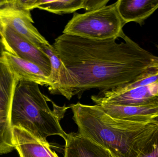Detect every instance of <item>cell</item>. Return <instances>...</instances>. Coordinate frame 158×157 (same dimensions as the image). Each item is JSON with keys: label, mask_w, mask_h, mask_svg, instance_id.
<instances>
[{"label": "cell", "mask_w": 158, "mask_h": 157, "mask_svg": "<svg viewBox=\"0 0 158 157\" xmlns=\"http://www.w3.org/2000/svg\"><path fill=\"white\" fill-rule=\"evenodd\" d=\"M87 0H36L35 8L62 15L71 14L79 9L87 10Z\"/></svg>", "instance_id": "5bb4252c"}, {"label": "cell", "mask_w": 158, "mask_h": 157, "mask_svg": "<svg viewBox=\"0 0 158 157\" xmlns=\"http://www.w3.org/2000/svg\"><path fill=\"white\" fill-rule=\"evenodd\" d=\"M0 43L2 51L35 64L50 77L51 63L48 56L9 27L1 24Z\"/></svg>", "instance_id": "52a82bcc"}, {"label": "cell", "mask_w": 158, "mask_h": 157, "mask_svg": "<svg viewBox=\"0 0 158 157\" xmlns=\"http://www.w3.org/2000/svg\"><path fill=\"white\" fill-rule=\"evenodd\" d=\"M30 11L8 6L0 7V24L7 26L41 50L51 45L33 26Z\"/></svg>", "instance_id": "ba28073f"}, {"label": "cell", "mask_w": 158, "mask_h": 157, "mask_svg": "<svg viewBox=\"0 0 158 157\" xmlns=\"http://www.w3.org/2000/svg\"><path fill=\"white\" fill-rule=\"evenodd\" d=\"M18 82L15 75L0 60V155L8 154L15 148L11 110Z\"/></svg>", "instance_id": "5b68a950"}, {"label": "cell", "mask_w": 158, "mask_h": 157, "mask_svg": "<svg viewBox=\"0 0 158 157\" xmlns=\"http://www.w3.org/2000/svg\"><path fill=\"white\" fill-rule=\"evenodd\" d=\"M0 60L8 67L19 81L34 82L48 88L51 86L49 77L35 64L3 51L1 53Z\"/></svg>", "instance_id": "9c48e42d"}, {"label": "cell", "mask_w": 158, "mask_h": 157, "mask_svg": "<svg viewBox=\"0 0 158 157\" xmlns=\"http://www.w3.org/2000/svg\"><path fill=\"white\" fill-rule=\"evenodd\" d=\"M78 133L103 147L113 157H137L158 130V118L148 122L114 119L98 105L70 106Z\"/></svg>", "instance_id": "7a4b0ae2"}, {"label": "cell", "mask_w": 158, "mask_h": 157, "mask_svg": "<svg viewBox=\"0 0 158 157\" xmlns=\"http://www.w3.org/2000/svg\"><path fill=\"white\" fill-rule=\"evenodd\" d=\"M41 51L48 56L51 61V72L49 79L51 85L48 88L50 92L59 83L65 68L52 45L44 46Z\"/></svg>", "instance_id": "9a60e30c"}, {"label": "cell", "mask_w": 158, "mask_h": 157, "mask_svg": "<svg viewBox=\"0 0 158 157\" xmlns=\"http://www.w3.org/2000/svg\"><path fill=\"white\" fill-rule=\"evenodd\" d=\"M15 148L20 157H59L48 143H44L19 127H13Z\"/></svg>", "instance_id": "30bf717a"}, {"label": "cell", "mask_w": 158, "mask_h": 157, "mask_svg": "<svg viewBox=\"0 0 158 157\" xmlns=\"http://www.w3.org/2000/svg\"><path fill=\"white\" fill-rule=\"evenodd\" d=\"M97 105L108 115L118 120L148 122L158 118V107L117 106L106 103Z\"/></svg>", "instance_id": "4fadbf2b"}, {"label": "cell", "mask_w": 158, "mask_h": 157, "mask_svg": "<svg viewBox=\"0 0 158 157\" xmlns=\"http://www.w3.org/2000/svg\"><path fill=\"white\" fill-rule=\"evenodd\" d=\"M69 108L54 103L42 93L38 84L19 81L12 100L11 124L25 129L44 143L52 135H59L65 141L68 134L60 121Z\"/></svg>", "instance_id": "3957f363"}, {"label": "cell", "mask_w": 158, "mask_h": 157, "mask_svg": "<svg viewBox=\"0 0 158 157\" xmlns=\"http://www.w3.org/2000/svg\"><path fill=\"white\" fill-rule=\"evenodd\" d=\"M117 6L125 24L134 22L142 25L158 9V0H118Z\"/></svg>", "instance_id": "7c38bea8"}, {"label": "cell", "mask_w": 158, "mask_h": 157, "mask_svg": "<svg viewBox=\"0 0 158 157\" xmlns=\"http://www.w3.org/2000/svg\"><path fill=\"white\" fill-rule=\"evenodd\" d=\"M125 25L116 2L83 14L75 13L63 33L96 40L118 38L125 34L123 30Z\"/></svg>", "instance_id": "277c9868"}, {"label": "cell", "mask_w": 158, "mask_h": 157, "mask_svg": "<svg viewBox=\"0 0 158 157\" xmlns=\"http://www.w3.org/2000/svg\"><path fill=\"white\" fill-rule=\"evenodd\" d=\"M96 105L106 103L117 106L158 107V82L130 89L116 88L100 91L91 96Z\"/></svg>", "instance_id": "8992f818"}, {"label": "cell", "mask_w": 158, "mask_h": 157, "mask_svg": "<svg viewBox=\"0 0 158 157\" xmlns=\"http://www.w3.org/2000/svg\"><path fill=\"white\" fill-rule=\"evenodd\" d=\"M0 47H1V43H0ZM1 53H2V51H1V50H0V55H1Z\"/></svg>", "instance_id": "e0dca14e"}, {"label": "cell", "mask_w": 158, "mask_h": 157, "mask_svg": "<svg viewBox=\"0 0 158 157\" xmlns=\"http://www.w3.org/2000/svg\"><path fill=\"white\" fill-rule=\"evenodd\" d=\"M118 38L88 39L63 34L55 40V49L65 69L51 94L68 100L80 99L85 91L122 86L158 71V56L124 34Z\"/></svg>", "instance_id": "6da1fadb"}, {"label": "cell", "mask_w": 158, "mask_h": 157, "mask_svg": "<svg viewBox=\"0 0 158 157\" xmlns=\"http://www.w3.org/2000/svg\"><path fill=\"white\" fill-rule=\"evenodd\" d=\"M137 157H158V130Z\"/></svg>", "instance_id": "2e32d148"}, {"label": "cell", "mask_w": 158, "mask_h": 157, "mask_svg": "<svg viewBox=\"0 0 158 157\" xmlns=\"http://www.w3.org/2000/svg\"><path fill=\"white\" fill-rule=\"evenodd\" d=\"M64 157H113L110 152L79 133L68 134Z\"/></svg>", "instance_id": "8fae6325"}]
</instances>
